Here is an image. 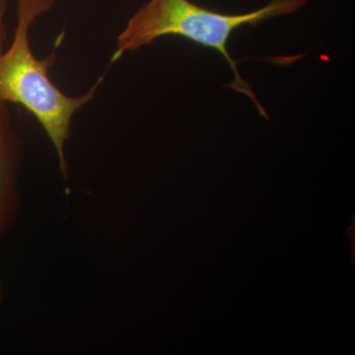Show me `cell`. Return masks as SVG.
Instances as JSON below:
<instances>
[{
    "label": "cell",
    "mask_w": 355,
    "mask_h": 355,
    "mask_svg": "<svg viewBox=\"0 0 355 355\" xmlns=\"http://www.w3.org/2000/svg\"><path fill=\"white\" fill-rule=\"evenodd\" d=\"M21 161L22 144L7 104L0 103V238L10 232L19 216Z\"/></svg>",
    "instance_id": "cell-3"
},
{
    "label": "cell",
    "mask_w": 355,
    "mask_h": 355,
    "mask_svg": "<svg viewBox=\"0 0 355 355\" xmlns=\"http://www.w3.org/2000/svg\"><path fill=\"white\" fill-rule=\"evenodd\" d=\"M4 293H6V288H4V282L3 280L0 279V306H1L2 302H3Z\"/></svg>",
    "instance_id": "cell-4"
},
{
    "label": "cell",
    "mask_w": 355,
    "mask_h": 355,
    "mask_svg": "<svg viewBox=\"0 0 355 355\" xmlns=\"http://www.w3.org/2000/svg\"><path fill=\"white\" fill-rule=\"evenodd\" d=\"M308 0H270L265 6L250 12L221 13L198 6L191 0H149L128 20L121 33L112 62L128 51L139 50L166 36L181 37L218 53L233 72L230 87L249 98L263 118L268 120L250 84L242 78L237 64L228 51L233 33L244 26L260 25L272 18L291 15L304 8Z\"/></svg>",
    "instance_id": "cell-2"
},
{
    "label": "cell",
    "mask_w": 355,
    "mask_h": 355,
    "mask_svg": "<svg viewBox=\"0 0 355 355\" xmlns=\"http://www.w3.org/2000/svg\"><path fill=\"white\" fill-rule=\"evenodd\" d=\"M57 0H17V24L12 43L6 49V16L8 0H0V103L20 105L36 118L44 128L58 156L60 171L64 180L69 166L64 147L70 135L74 114L93 99L103 77L80 97L64 94L50 78L55 53L39 60L30 48L31 25L42 14L50 10Z\"/></svg>",
    "instance_id": "cell-1"
}]
</instances>
